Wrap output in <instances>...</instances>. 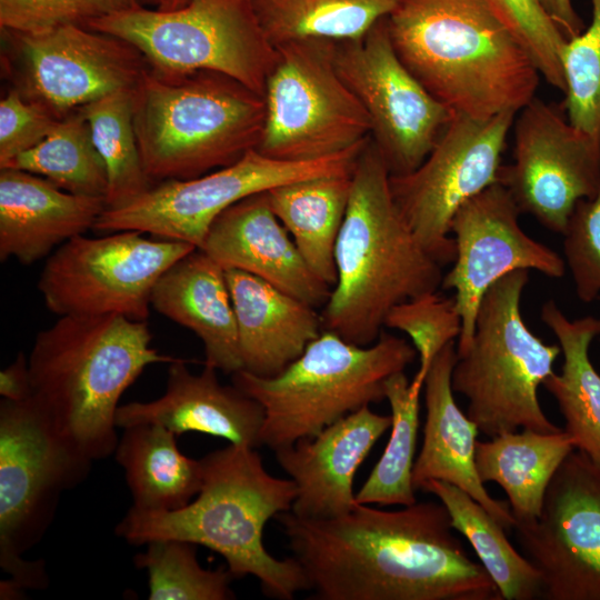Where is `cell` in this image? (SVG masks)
Returning a JSON list of instances; mask_svg holds the SVG:
<instances>
[{"label": "cell", "instance_id": "cell-31", "mask_svg": "<svg viewBox=\"0 0 600 600\" xmlns=\"http://www.w3.org/2000/svg\"><path fill=\"white\" fill-rule=\"evenodd\" d=\"M446 507L452 528L471 544L502 599L532 600L542 597V576L507 539L504 528L471 496L439 480L421 484Z\"/></svg>", "mask_w": 600, "mask_h": 600}, {"label": "cell", "instance_id": "cell-20", "mask_svg": "<svg viewBox=\"0 0 600 600\" xmlns=\"http://www.w3.org/2000/svg\"><path fill=\"white\" fill-rule=\"evenodd\" d=\"M391 427V414L366 406L324 428L274 451L279 466L296 483L291 512L327 520L349 513L358 503L354 476L376 442Z\"/></svg>", "mask_w": 600, "mask_h": 600}, {"label": "cell", "instance_id": "cell-19", "mask_svg": "<svg viewBox=\"0 0 600 600\" xmlns=\"http://www.w3.org/2000/svg\"><path fill=\"white\" fill-rule=\"evenodd\" d=\"M10 33L23 59L19 91L58 119L107 94L134 89L149 66L129 42L86 24Z\"/></svg>", "mask_w": 600, "mask_h": 600}, {"label": "cell", "instance_id": "cell-7", "mask_svg": "<svg viewBox=\"0 0 600 600\" xmlns=\"http://www.w3.org/2000/svg\"><path fill=\"white\" fill-rule=\"evenodd\" d=\"M417 356L406 339L383 331L362 347L322 330L281 373L264 378L239 370L232 383L262 406L261 443L277 451L384 400L387 379Z\"/></svg>", "mask_w": 600, "mask_h": 600}, {"label": "cell", "instance_id": "cell-45", "mask_svg": "<svg viewBox=\"0 0 600 600\" xmlns=\"http://www.w3.org/2000/svg\"><path fill=\"white\" fill-rule=\"evenodd\" d=\"M91 7L96 17L107 16L117 12L142 7L141 0H86Z\"/></svg>", "mask_w": 600, "mask_h": 600}, {"label": "cell", "instance_id": "cell-32", "mask_svg": "<svg viewBox=\"0 0 600 600\" xmlns=\"http://www.w3.org/2000/svg\"><path fill=\"white\" fill-rule=\"evenodd\" d=\"M262 31L276 47L318 38L332 41L363 37L388 17L397 0H251Z\"/></svg>", "mask_w": 600, "mask_h": 600}, {"label": "cell", "instance_id": "cell-10", "mask_svg": "<svg viewBox=\"0 0 600 600\" xmlns=\"http://www.w3.org/2000/svg\"><path fill=\"white\" fill-rule=\"evenodd\" d=\"M87 27L129 42L156 71H216L262 96L277 56L251 0H188L171 10L142 6L93 17Z\"/></svg>", "mask_w": 600, "mask_h": 600}, {"label": "cell", "instance_id": "cell-13", "mask_svg": "<svg viewBox=\"0 0 600 600\" xmlns=\"http://www.w3.org/2000/svg\"><path fill=\"white\" fill-rule=\"evenodd\" d=\"M142 234H81L58 247L38 281L47 308L58 316L120 314L147 321L158 280L197 247Z\"/></svg>", "mask_w": 600, "mask_h": 600}, {"label": "cell", "instance_id": "cell-25", "mask_svg": "<svg viewBox=\"0 0 600 600\" xmlns=\"http://www.w3.org/2000/svg\"><path fill=\"white\" fill-rule=\"evenodd\" d=\"M226 277L236 314L242 369L274 377L322 332L316 308L244 271Z\"/></svg>", "mask_w": 600, "mask_h": 600}, {"label": "cell", "instance_id": "cell-3", "mask_svg": "<svg viewBox=\"0 0 600 600\" xmlns=\"http://www.w3.org/2000/svg\"><path fill=\"white\" fill-rule=\"evenodd\" d=\"M202 484L196 499L172 511H142L131 507L116 534L128 543L146 546L178 539L221 554L234 579L253 576L262 592L291 600L310 589L294 558L278 559L263 544L266 523L291 511L296 483L270 474L256 448L229 444L200 459Z\"/></svg>", "mask_w": 600, "mask_h": 600}, {"label": "cell", "instance_id": "cell-1", "mask_svg": "<svg viewBox=\"0 0 600 600\" xmlns=\"http://www.w3.org/2000/svg\"><path fill=\"white\" fill-rule=\"evenodd\" d=\"M322 600H502L454 534L441 502L399 510L357 504L327 520L276 517Z\"/></svg>", "mask_w": 600, "mask_h": 600}, {"label": "cell", "instance_id": "cell-18", "mask_svg": "<svg viewBox=\"0 0 600 600\" xmlns=\"http://www.w3.org/2000/svg\"><path fill=\"white\" fill-rule=\"evenodd\" d=\"M520 214L508 189L497 182L462 204L451 220L457 252L440 286L456 291L461 317L457 354L468 348L480 302L499 279L521 269L554 279L566 273L564 259L528 236L520 227Z\"/></svg>", "mask_w": 600, "mask_h": 600}, {"label": "cell", "instance_id": "cell-37", "mask_svg": "<svg viewBox=\"0 0 600 600\" xmlns=\"http://www.w3.org/2000/svg\"><path fill=\"white\" fill-rule=\"evenodd\" d=\"M591 1V21L567 40L561 53L566 90L562 108L571 124L600 146V0Z\"/></svg>", "mask_w": 600, "mask_h": 600}, {"label": "cell", "instance_id": "cell-15", "mask_svg": "<svg viewBox=\"0 0 600 600\" xmlns=\"http://www.w3.org/2000/svg\"><path fill=\"white\" fill-rule=\"evenodd\" d=\"M386 18L359 39L336 41L334 63L369 117L390 176H400L421 164L453 113L399 59Z\"/></svg>", "mask_w": 600, "mask_h": 600}, {"label": "cell", "instance_id": "cell-24", "mask_svg": "<svg viewBox=\"0 0 600 600\" xmlns=\"http://www.w3.org/2000/svg\"><path fill=\"white\" fill-rule=\"evenodd\" d=\"M457 360L454 341L433 359L424 379L426 422L421 450L414 461L416 490L429 480L458 487L479 502L506 530L516 520L508 502L491 497L476 466L478 428L463 413L453 397L451 372Z\"/></svg>", "mask_w": 600, "mask_h": 600}, {"label": "cell", "instance_id": "cell-23", "mask_svg": "<svg viewBox=\"0 0 600 600\" xmlns=\"http://www.w3.org/2000/svg\"><path fill=\"white\" fill-rule=\"evenodd\" d=\"M106 199L68 192L38 174L0 171V260L31 264L93 229Z\"/></svg>", "mask_w": 600, "mask_h": 600}, {"label": "cell", "instance_id": "cell-21", "mask_svg": "<svg viewBox=\"0 0 600 600\" xmlns=\"http://www.w3.org/2000/svg\"><path fill=\"white\" fill-rule=\"evenodd\" d=\"M224 270L253 274L317 308L331 287L308 267L288 230L273 212L268 192L241 199L222 211L199 248Z\"/></svg>", "mask_w": 600, "mask_h": 600}, {"label": "cell", "instance_id": "cell-29", "mask_svg": "<svg viewBox=\"0 0 600 600\" xmlns=\"http://www.w3.org/2000/svg\"><path fill=\"white\" fill-rule=\"evenodd\" d=\"M114 450L133 499L142 511H172L186 507L202 484L200 460L184 456L177 437L154 423L123 429Z\"/></svg>", "mask_w": 600, "mask_h": 600}, {"label": "cell", "instance_id": "cell-26", "mask_svg": "<svg viewBox=\"0 0 600 600\" xmlns=\"http://www.w3.org/2000/svg\"><path fill=\"white\" fill-rule=\"evenodd\" d=\"M151 307L202 341L204 366L228 374L242 369L226 270L203 250H192L161 276Z\"/></svg>", "mask_w": 600, "mask_h": 600}, {"label": "cell", "instance_id": "cell-16", "mask_svg": "<svg viewBox=\"0 0 600 600\" xmlns=\"http://www.w3.org/2000/svg\"><path fill=\"white\" fill-rule=\"evenodd\" d=\"M512 162L499 182L521 213L563 234L576 204L600 189V146L568 120L562 107L534 97L516 114Z\"/></svg>", "mask_w": 600, "mask_h": 600}, {"label": "cell", "instance_id": "cell-17", "mask_svg": "<svg viewBox=\"0 0 600 600\" xmlns=\"http://www.w3.org/2000/svg\"><path fill=\"white\" fill-rule=\"evenodd\" d=\"M548 600H600V464L574 449L553 476L539 518L514 527Z\"/></svg>", "mask_w": 600, "mask_h": 600}, {"label": "cell", "instance_id": "cell-41", "mask_svg": "<svg viewBox=\"0 0 600 600\" xmlns=\"http://www.w3.org/2000/svg\"><path fill=\"white\" fill-rule=\"evenodd\" d=\"M58 121L46 108L11 90L0 101V168L39 144Z\"/></svg>", "mask_w": 600, "mask_h": 600}, {"label": "cell", "instance_id": "cell-35", "mask_svg": "<svg viewBox=\"0 0 600 600\" xmlns=\"http://www.w3.org/2000/svg\"><path fill=\"white\" fill-rule=\"evenodd\" d=\"M133 89L101 97L79 110L108 173L107 208L122 207L154 183L144 171L133 123Z\"/></svg>", "mask_w": 600, "mask_h": 600}, {"label": "cell", "instance_id": "cell-36", "mask_svg": "<svg viewBox=\"0 0 600 600\" xmlns=\"http://www.w3.org/2000/svg\"><path fill=\"white\" fill-rule=\"evenodd\" d=\"M133 562L148 574L150 600H230L234 579L228 568L204 569L197 559V544L178 539L153 540Z\"/></svg>", "mask_w": 600, "mask_h": 600}, {"label": "cell", "instance_id": "cell-42", "mask_svg": "<svg viewBox=\"0 0 600 600\" xmlns=\"http://www.w3.org/2000/svg\"><path fill=\"white\" fill-rule=\"evenodd\" d=\"M96 13L86 0H0V26L38 34L68 23L86 24Z\"/></svg>", "mask_w": 600, "mask_h": 600}, {"label": "cell", "instance_id": "cell-44", "mask_svg": "<svg viewBox=\"0 0 600 600\" xmlns=\"http://www.w3.org/2000/svg\"><path fill=\"white\" fill-rule=\"evenodd\" d=\"M546 13L570 39L583 29V22L572 6V0H539Z\"/></svg>", "mask_w": 600, "mask_h": 600}, {"label": "cell", "instance_id": "cell-38", "mask_svg": "<svg viewBox=\"0 0 600 600\" xmlns=\"http://www.w3.org/2000/svg\"><path fill=\"white\" fill-rule=\"evenodd\" d=\"M384 327L397 329L411 339L419 357V369L410 388L421 392L433 359L459 338L461 317L454 297H443L436 290L396 304L387 314Z\"/></svg>", "mask_w": 600, "mask_h": 600}, {"label": "cell", "instance_id": "cell-4", "mask_svg": "<svg viewBox=\"0 0 600 600\" xmlns=\"http://www.w3.org/2000/svg\"><path fill=\"white\" fill-rule=\"evenodd\" d=\"M151 339L147 321L120 314L60 316L36 337L31 398L57 436L92 462L114 453L123 392L148 366L178 359Z\"/></svg>", "mask_w": 600, "mask_h": 600}, {"label": "cell", "instance_id": "cell-9", "mask_svg": "<svg viewBox=\"0 0 600 600\" xmlns=\"http://www.w3.org/2000/svg\"><path fill=\"white\" fill-rule=\"evenodd\" d=\"M92 461L67 446L32 398L0 402V567L1 598L24 589H43L49 579L42 561L23 554L49 528L61 494L82 482Z\"/></svg>", "mask_w": 600, "mask_h": 600}, {"label": "cell", "instance_id": "cell-43", "mask_svg": "<svg viewBox=\"0 0 600 600\" xmlns=\"http://www.w3.org/2000/svg\"><path fill=\"white\" fill-rule=\"evenodd\" d=\"M0 394L2 399L26 401L31 398V380L28 358L20 352L14 361L0 372Z\"/></svg>", "mask_w": 600, "mask_h": 600}, {"label": "cell", "instance_id": "cell-22", "mask_svg": "<svg viewBox=\"0 0 600 600\" xmlns=\"http://www.w3.org/2000/svg\"><path fill=\"white\" fill-rule=\"evenodd\" d=\"M187 360L169 363L164 393L151 401L119 406L116 426L160 424L176 436L194 431L228 440L231 444L262 446L264 410L233 383L222 384L216 369L204 366L191 373Z\"/></svg>", "mask_w": 600, "mask_h": 600}, {"label": "cell", "instance_id": "cell-46", "mask_svg": "<svg viewBox=\"0 0 600 600\" xmlns=\"http://www.w3.org/2000/svg\"><path fill=\"white\" fill-rule=\"evenodd\" d=\"M188 0H161L159 9L171 10L184 6Z\"/></svg>", "mask_w": 600, "mask_h": 600}, {"label": "cell", "instance_id": "cell-11", "mask_svg": "<svg viewBox=\"0 0 600 600\" xmlns=\"http://www.w3.org/2000/svg\"><path fill=\"white\" fill-rule=\"evenodd\" d=\"M336 41L308 38L276 46L257 150L272 159L329 158L368 140L369 117L334 63Z\"/></svg>", "mask_w": 600, "mask_h": 600}, {"label": "cell", "instance_id": "cell-2", "mask_svg": "<svg viewBox=\"0 0 600 600\" xmlns=\"http://www.w3.org/2000/svg\"><path fill=\"white\" fill-rule=\"evenodd\" d=\"M393 49L452 113H517L540 73L490 0H397L386 18Z\"/></svg>", "mask_w": 600, "mask_h": 600}, {"label": "cell", "instance_id": "cell-34", "mask_svg": "<svg viewBox=\"0 0 600 600\" xmlns=\"http://www.w3.org/2000/svg\"><path fill=\"white\" fill-rule=\"evenodd\" d=\"M391 409V433L384 451L356 492L359 504L410 506L417 502L412 471L419 429L420 393L410 388L404 371L384 383Z\"/></svg>", "mask_w": 600, "mask_h": 600}, {"label": "cell", "instance_id": "cell-6", "mask_svg": "<svg viewBox=\"0 0 600 600\" xmlns=\"http://www.w3.org/2000/svg\"><path fill=\"white\" fill-rule=\"evenodd\" d=\"M132 93L138 147L154 184L228 167L260 142L264 98L227 74L148 67Z\"/></svg>", "mask_w": 600, "mask_h": 600}, {"label": "cell", "instance_id": "cell-33", "mask_svg": "<svg viewBox=\"0 0 600 600\" xmlns=\"http://www.w3.org/2000/svg\"><path fill=\"white\" fill-rule=\"evenodd\" d=\"M3 168L38 174L74 194L103 199L108 194L106 164L79 109L59 119L39 144L17 156Z\"/></svg>", "mask_w": 600, "mask_h": 600}, {"label": "cell", "instance_id": "cell-8", "mask_svg": "<svg viewBox=\"0 0 600 600\" xmlns=\"http://www.w3.org/2000/svg\"><path fill=\"white\" fill-rule=\"evenodd\" d=\"M529 270H516L484 293L468 348L451 372L453 392L467 399L466 414L479 432L493 438L519 428L543 433L562 429L543 412L538 389L561 353L526 324L520 302Z\"/></svg>", "mask_w": 600, "mask_h": 600}, {"label": "cell", "instance_id": "cell-28", "mask_svg": "<svg viewBox=\"0 0 600 600\" xmlns=\"http://www.w3.org/2000/svg\"><path fill=\"white\" fill-rule=\"evenodd\" d=\"M576 449L563 429L543 433L523 429L477 441L480 480L498 483L507 493L516 526L537 520L547 489L562 461Z\"/></svg>", "mask_w": 600, "mask_h": 600}, {"label": "cell", "instance_id": "cell-14", "mask_svg": "<svg viewBox=\"0 0 600 600\" xmlns=\"http://www.w3.org/2000/svg\"><path fill=\"white\" fill-rule=\"evenodd\" d=\"M453 113L446 130L409 173L390 176V190L406 223L427 253L441 267L456 258L450 223L467 201L499 182L502 153L516 118Z\"/></svg>", "mask_w": 600, "mask_h": 600}, {"label": "cell", "instance_id": "cell-40", "mask_svg": "<svg viewBox=\"0 0 600 600\" xmlns=\"http://www.w3.org/2000/svg\"><path fill=\"white\" fill-rule=\"evenodd\" d=\"M562 236L574 292L581 302L590 303L600 294V189L576 204Z\"/></svg>", "mask_w": 600, "mask_h": 600}, {"label": "cell", "instance_id": "cell-5", "mask_svg": "<svg viewBox=\"0 0 600 600\" xmlns=\"http://www.w3.org/2000/svg\"><path fill=\"white\" fill-rule=\"evenodd\" d=\"M389 170L371 138L352 171L347 212L334 261L337 281L321 313L322 330L370 346L389 311L421 293L436 291L441 266L416 239L390 190Z\"/></svg>", "mask_w": 600, "mask_h": 600}, {"label": "cell", "instance_id": "cell-27", "mask_svg": "<svg viewBox=\"0 0 600 600\" xmlns=\"http://www.w3.org/2000/svg\"><path fill=\"white\" fill-rule=\"evenodd\" d=\"M540 318L563 356L561 372H553L542 386L556 400L576 449L600 464V374L589 357L590 344L600 334V318L571 320L552 299L542 304Z\"/></svg>", "mask_w": 600, "mask_h": 600}, {"label": "cell", "instance_id": "cell-39", "mask_svg": "<svg viewBox=\"0 0 600 600\" xmlns=\"http://www.w3.org/2000/svg\"><path fill=\"white\" fill-rule=\"evenodd\" d=\"M493 8L534 62L540 76L562 93L566 90L561 53L567 37L539 0H490Z\"/></svg>", "mask_w": 600, "mask_h": 600}, {"label": "cell", "instance_id": "cell-12", "mask_svg": "<svg viewBox=\"0 0 600 600\" xmlns=\"http://www.w3.org/2000/svg\"><path fill=\"white\" fill-rule=\"evenodd\" d=\"M366 141L304 162L272 159L252 149L233 164L197 178L158 182L122 207L106 208L93 230H136L200 248L214 219L243 198L297 180L352 173Z\"/></svg>", "mask_w": 600, "mask_h": 600}, {"label": "cell", "instance_id": "cell-30", "mask_svg": "<svg viewBox=\"0 0 600 600\" xmlns=\"http://www.w3.org/2000/svg\"><path fill=\"white\" fill-rule=\"evenodd\" d=\"M351 184L349 173L297 180L267 191L273 212L303 260L330 287L337 281L334 249Z\"/></svg>", "mask_w": 600, "mask_h": 600}]
</instances>
